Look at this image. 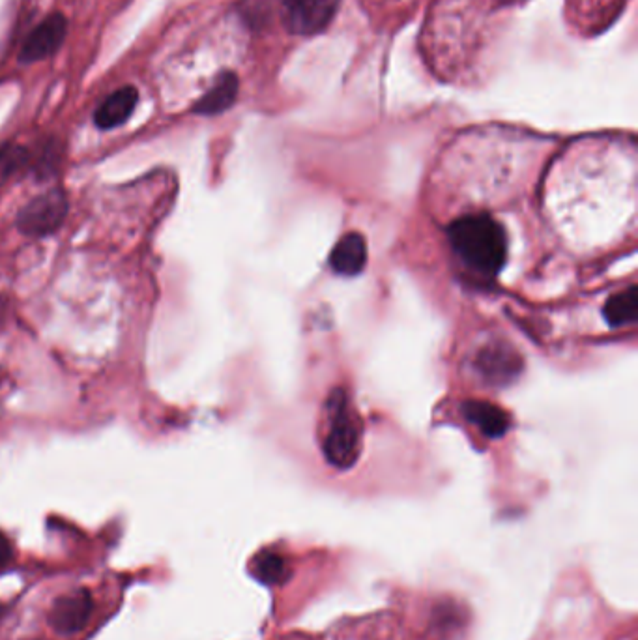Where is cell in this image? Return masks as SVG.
<instances>
[{"label": "cell", "mask_w": 638, "mask_h": 640, "mask_svg": "<svg viewBox=\"0 0 638 640\" xmlns=\"http://www.w3.org/2000/svg\"><path fill=\"white\" fill-rule=\"evenodd\" d=\"M464 418L487 438H500L509 429V416L487 401H468L463 405Z\"/></svg>", "instance_id": "11"}, {"label": "cell", "mask_w": 638, "mask_h": 640, "mask_svg": "<svg viewBox=\"0 0 638 640\" xmlns=\"http://www.w3.org/2000/svg\"><path fill=\"white\" fill-rule=\"evenodd\" d=\"M244 17L251 25L262 23L268 17V0H246L244 2Z\"/></svg>", "instance_id": "14"}, {"label": "cell", "mask_w": 638, "mask_h": 640, "mask_svg": "<svg viewBox=\"0 0 638 640\" xmlns=\"http://www.w3.org/2000/svg\"><path fill=\"white\" fill-rule=\"evenodd\" d=\"M68 214V199L62 191L53 190L34 197L17 214V229L29 236L55 233Z\"/></svg>", "instance_id": "3"}, {"label": "cell", "mask_w": 638, "mask_h": 640, "mask_svg": "<svg viewBox=\"0 0 638 640\" xmlns=\"http://www.w3.org/2000/svg\"><path fill=\"white\" fill-rule=\"evenodd\" d=\"M92 614V597L87 590H73L58 597L49 614V624L60 635H73L87 626Z\"/></svg>", "instance_id": "6"}, {"label": "cell", "mask_w": 638, "mask_h": 640, "mask_svg": "<svg viewBox=\"0 0 638 640\" xmlns=\"http://www.w3.org/2000/svg\"><path fill=\"white\" fill-rule=\"evenodd\" d=\"M337 8L339 0H279L285 27L300 36L326 29L332 23Z\"/></svg>", "instance_id": "4"}, {"label": "cell", "mask_w": 638, "mask_h": 640, "mask_svg": "<svg viewBox=\"0 0 638 640\" xmlns=\"http://www.w3.org/2000/svg\"><path fill=\"white\" fill-rule=\"evenodd\" d=\"M367 262V244L360 233H348L337 242L330 264L341 276H356L360 274Z\"/></svg>", "instance_id": "9"}, {"label": "cell", "mask_w": 638, "mask_h": 640, "mask_svg": "<svg viewBox=\"0 0 638 640\" xmlns=\"http://www.w3.org/2000/svg\"><path fill=\"white\" fill-rule=\"evenodd\" d=\"M68 34V21L62 14L49 15L36 29L32 30L21 49L23 62H38L55 55L64 44Z\"/></svg>", "instance_id": "5"}, {"label": "cell", "mask_w": 638, "mask_h": 640, "mask_svg": "<svg viewBox=\"0 0 638 640\" xmlns=\"http://www.w3.org/2000/svg\"><path fill=\"white\" fill-rule=\"evenodd\" d=\"M476 369L481 373V377L489 382H508L519 373L521 362L513 350L498 345L487 347L479 354Z\"/></svg>", "instance_id": "8"}, {"label": "cell", "mask_w": 638, "mask_h": 640, "mask_svg": "<svg viewBox=\"0 0 638 640\" xmlns=\"http://www.w3.org/2000/svg\"><path fill=\"white\" fill-rule=\"evenodd\" d=\"M322 451L330 465L347 470L356 465L363 448V422L348 393L337 388L324 403Z\"/></svg>", "instance_id": "2"}, {"label": "cell", "mask_w": 638, "mask_h": 640, "mask_svg": "<svg viewBox=\"0 0 638 640\" xmlns=\"http://www.w3.org/2000/svg\"><path fill=\"white\" fill-rule=\"evenodd\" d=\"M249 573L255 581L266 586H279L290 579L289 562L283 554L274 551H262L249 562Z\"/></svg>", "instance_id": "12"}, {"label": "cell", "mask_w": 638, "mask_h": 640, "mask_svg": "<svg viewBox=\"0 0 638 640\" xmlns=\"http://www.w3.org/2000/svg\"><path fill=\"white\" fill-rule=\"evenodd\" d=\"M637 289L631 287L624 292H618L610 298L607 306L603 309V315L610 326L620 328L625 324H633L637 320L638 309Z\"/></svg>", "instance_id": "13"}, {"label": "cell", "mask_w": 638, "mask_h": 640, "mask_svg": "<svg viewBox=\"0 0 638 640\" xmlns=\"http://www.w3.org/2000/svg\"><path fill=\"white\" fill-rule=\"evenodd\" d=\"M139 100V92L133 87L118 88L96 109L94 122L102 130H113L122 126L131 117Z\"/></svg>", "instance_id": "7"}, {"label": "cell", "mask_w": 638, "mask_h": 640, "mask_svg": "<svg viewBox=\"0 0 638 640\" xmlns=\"http://www.w3.org/2000/svg\"><path fill=\"white\" fill-rule=\"evenodd\" d=\"M12 543L4 534H0V569L4 568L12 560Z\"/></svg>", "instance_id": "15"}, {"label": "cell", "mask_w": 638, "mask_h": 640, "mask_svg": "<svg viewBox=\"0 0 638 640\" xmlns=\"http://www.w3.org/2000/svg\"><path fill=\"white\" fill-rule=\"evenodd\" d=\"M238 87H240V83H238L236 73H221L210 90L204 94L199 102L195 103L193 111L199 115H206V117L227 111L229 107H232V103L236 102Z\"/></svg>", "instance_id": "10"}, {"label": "cell", "mask_w": 638, "mask_h": 640, "mask_svg": "<svg viewBox=\"0 0 638 640\" xmlns=\"http://www.w3.org/2000/svg\"><path fill=\"white\" fill-rule=\"evenodd\" d=\"M450 244L457 257L479 276H496L506 262V233L489 216L457 219L450 227Z\"/></svg>", "instance_id": "1"}, {"label": "cell", "mask_w": 638, "mask_h": 640, "mask_svg": "<svg viewBox=\"0 0 638 640\" xmlns=\"http://www.w3.org/2000/svg\"><path fill=\"white\" fill-rule=\"evenodd\" d=\"M0 309H2V300H0Z\"/></svg>", "instance_id": "16"}]
</instances>
